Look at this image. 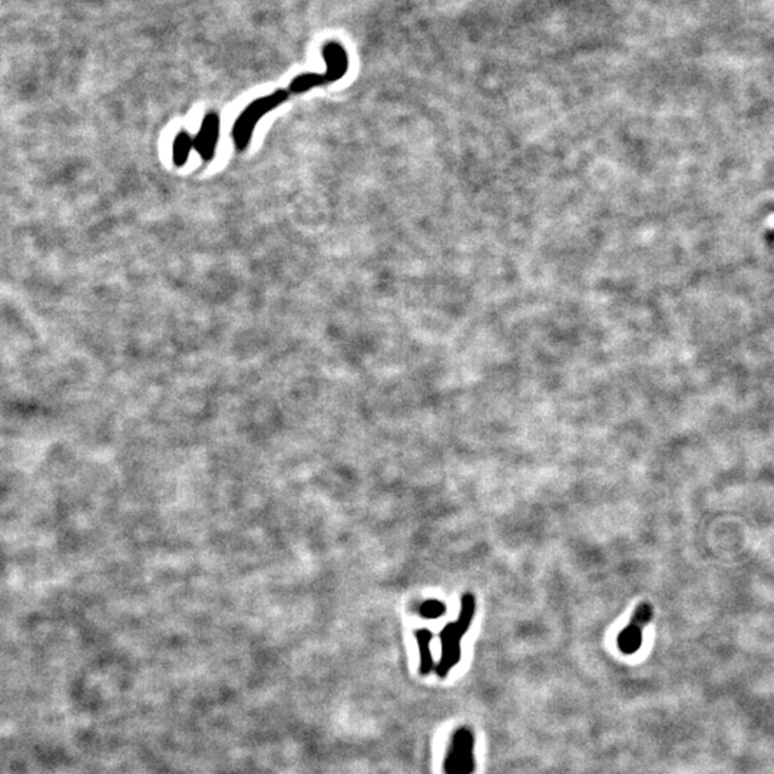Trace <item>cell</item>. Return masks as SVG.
Segmentation results:
<instances>
[{
	"instance_id": "cell-3",
	"label": "cell",
	"mask_w": 774,
	"mask_h": 774,
	"mask_svg": "<svg viewBox=\"0 0 774 774\" xmlns=\"http://www.w3.org/2000/svg\"><path fill=\"white\" fill-rule=\"evenodd\" d=\"M290 96L289 89H277L273 94H268L266 96H261L256 101H253L246 109H244L239 116L237 118L235 124L232 127V139L234 145L238 151L247 149L256 125L260 122V119L280 106L281 104L286 102Z\"/></svg>"
},
{
	"instance_id": "cell-8",
	"label": "cell",
	"mask_w": 774,
	"mask_h": 774,
	"mask_svg": "<svg viewBox=\"0 0 774 774\" xmlns=\"http://www.w3.org/2000/svg\"><path fill=\"white\" fill-rule=\"evenodd\" d=\"M194 148V139L189 137L188 132L181 131L174 141L173 145V159L177 167H184L185 162L189 158V152Z\"/></svg>"
},
{
	"instance_id": "cell-2",
	"label": "cell",
	"mask_w": 774,
	"mask_h": 774,
	"mask_svg": "<svg viewBox=\"0 0 774 774\" xmlns=\"http://www.w3.org/2000/svg\"><path fill=\"white\" fill-rule=\"evenodd\" d=\"M323 59L325 62V70L323 73H301L296 76L290 85V95H300L308 92L313 88L327 85L342 79L349 68V58L346 49L337 42H329L323 46Z\"/></svg>"
},
{
	"instance_id": "cell-9",
	"label": "cell",
	"mask_w": 774,
	"mask_h": 774,
	"mask_svg": "<svg viewBox=\"0 0 774 774\" xmlns=\"http://www.w3.org/2000/svg\"><path fill=\"white\" fill-rule=\"evenodd\" d=\"M420 616L425 618H439L446 613V606L437 599L426 601L420 605Z\"/></svg>"
},
{
	"instance_id": "cell-7",
	"label": "cell",
	"mask_w": 774,
	"mask_h": 774,
	"mask_svg": "<svg viewBox=\"0 0 774 774\" xmlns=\"http://www.w3.org/2000/svg\"><path fill=\"white\" fill-rule=\"evenodd\" d=\"M415 635H416V641H418V645H419V653H420V667H419V670L423 675H426L433 668V656H432V651H430V642L433 639V634L429 630H419V631L415 632Z\"/></svg>"
},
{
	"instance_id": "cell-6",
	"label": "cell",
	"mask_w": 774,
	"mask_h": 774,
	"mask_svg": "<svg viewBox=\"0 0 774 774\" xmlns=\"http://www.w3.org/2000/svg\"><path fill=\"white\" fill-rule=\"evenodd\" d=\"M220 137V116L214 112L206 115L196 137L194 138V149L204 161H211L216 155V148Z\"/></svg>"
},
{
	"instance_id": "cell-1",
	"label": "cell",
	"mask_w": 774,
	"mask_h": 774,
	"mask_svg": "<svg viewBox=\"0 0 774 774\" xmlns=\"http://www.w3.org/2000/svg\"><path fill=\"white\" fill-rule=\"evenodd\" d=\"M475 608L476 599L473 594H463L458 621L446 624V627L440 631L439 638L442 642V657L439 664L436 666V674L440 678H444L461 661V641L470 627L472 618L475 616Z\"/></svg>"
},
{
	"instance_id": "cell-4",
	"label": "cell",
	"mask_w": 774,
	"mask_h": 774,
	"mask_svg": "<svg viewBox=\"0 0 774 774\" xmlns=\"http://www.w3.org/2000/svg\"><path fill=\"white\" fill-rule=\"evenodd\" d=\"M475 737L468 727H461L452 736L449 750L444 759L446 774H473L476 764L473 757Z\"/></svg>"
},
{
	"instance_id": "cell-5",
	"label": "cell",
	"mask_w": 774,
	"mask_h": 774,
	"mask_svg": "<svg viewBox=\"0 0 774 774\" xmlns=\"http://www.w3.org/2000/svg\"><path fill=\"white\" fill-rule=\"evenodd\" d=\"M653 616H654L653 605L648 602H642L635 608L631 621L618 634L617 642L623 654L632 656L641 648L642 631L651 623V620H653Z\"/></svg>"
}]
</instances>
